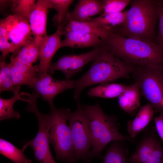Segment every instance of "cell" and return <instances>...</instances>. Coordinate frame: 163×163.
<instances>
[{
    "mask_svg": "<svg viewBox=\"0 0 163 163\" xmlns=\"http://www.w3.org/2000/svg\"><path fill=\"white\" fill-rule=\"evenodd\" d=\"M102 50V47L100 45L87 53L62 56L55 62L51 63L47 72L52 74L56 70H60L65 74L66 79H70L74 75L81 71L84 66L94 61Z\"/></svg>",
    "mask_w": 163,
    "mask_h": 163,
    "instance_id": "cell-9",
    "label": "cell"
},
{
    "mask_svg": "<svg viewBox=\"0 0 163 163\" xmlns=\"http://www.w3.org/2000/svg\"><path fill=\"white\" fill-rule=\"evenodd\" d=\"M133 74L142 95L156 112L163 113V66L152 65L133 68Z\"/></svg>",
    "mask_w": 163,
    "mask_h": 163,
    "instance_id": "cell-7",
    "label": "cell"
},
{
    "mask_svg": "<svg viewBox=\"0 0 163 163\" xmlns=\"http://www.w3.org/2000/svg\"><path fill=\"white\" fill-rule=\"evenodd\" d=\"M154 121L156 130L163 143V113L155 117Z\"/></svg>",
    "mask_w": 163,
    "mask_h": 163,
    "instance_id": "cell-33",
    "label": "cell"
},
{
    "mask_svg": "<svg viewBox=\"0 0 163 163\" xmlns=\"http://www.w3.org/2000/svg\"><path fill=\"white\" fill-rule=\"evenodd\" d=\"M126 10L107 13L92 18L88 21L94 23L109 33L117 34L125 22Z\"/></svg>",
    "mask_w": 163,
    "mask_h": 163,
    "instance_id": "cell-19",
    "label": "cell"
},
{
    "mask_svg": "<svg viewBox=\"0 0 163 163\" xmlns=\"http://www.w3.org/2000/svg\"><path fill=\"white\" fill-rule=\"evenodd\" d=\"M30 143V141L27 142L20 149L10 142L1 138L0 153L14 163H32V160L28 159L24 154L25 150L29 145Z\"/></svg>",
    "mask_w": 163,
    "mask_h": 163,
    "instance_id": "cell-22",
    "label": "cell"
},
{
    "mask_svg": "<svg viewBox=\"0 0 163 163\" xmlns=\"http://www.w3.org/2000/svg\"><path fill=\"white\" fill-rule=\"evenodd\" d=\"M60 29L94 35L102 40L105 39L110 34L97 24L89 21H69Z\"/></svg>",
    "mask_w": 163,
    "mask_h": 163,
    "instance_id": "cell-20",
    "label": "cell"
},
{
    "mask_svg": "<svg viewBox=\"0 0 163 163\" xmlns=\"http://www.w3.org/2000/svg\"><path fill=\"white\" fill-rule=\"evenodd\" d=\"M154 110L149 103L141 107L135 118L129 120L127 130L130 137L133 139L148 125L153 117Z\"/></svg>",
    "mask_w": 163,
    "mask_h": 163,
    "instance_id": "cell-17",
    "label": "cell"
},
{
    "mask_svg": "<svg viewBox=\"0 0 163 163\" xmlns=\"http://www.w3.org/2000/svg\"><path fill=\"white\" fill-rule=\"evenodd\" d=\"M140 88L135 82L128 88L118 97L120 107L126 112L133 114L140 107Z\"/></svg>",
    "mask_w": 163,
    "mask_h": 163,
    "instance_id": "cell-18",
    "label": "cell"
},
{
    "mask_svg": "<svg viewBox=\"0 0 163 163\" xmlns=\"http://www.w3.org/2000/svg\"><path fill=\"white\" fill-rule=\"evenodd\" d=\"M162 65L163 66V63L162 64Z\"/></svg>",
    "mask_w": 163,
    "mask_h": 163,
    "instance_id": "cell-35",
    "label": "cell"
},
{
    "mask_svg": "<svg viewBox=\"0 0 163 163\" xmlns=\"http://www.w3.org/2000/svg\"><path fill=\"white\" fill-rule=\"evenodd\" d=\"M60 30L65 38L64 40L60 41L59 48L65 47L73 48L95 47L100 46L102 43V40L94 35L75 31Z\"/></svg>",
    "mask_w": 163,
    "mask_h": 163,
    "instance_id": "cell-16",
    "label": "cell"
},
{
    "mask_svg": "<svg viewBox=\"0 0 163 163\" xmlns=\"http://www.w3.org/2000/svg\"><path fill=\"white\" fill-rule=\"evenodd\" d=\"M158 21L156 42L163 50V0H156Z\"/></svg>",
    "mask_w": 163,
    "mask_h": 163,
    "instance_id": "cell-31",
    "label": "cell"
},
{
    "mask_svg": "<svg viewBox=\"0 0 163 163\" xmlns=\"http://www.w3.org/2000/svg\"><path fill=\"white\" fill-rule=\"evenodd\" d=\"M158 17L156 0H131L125 22L116 34L156 43L155 26Z\"/></svg>",
    "mask_w": 163,
    "mask_h": 163,
    "instance_id": "cell-3",
    "label": "cell"
},
{
    "mask_svg": "<svg viewBox=\"0 0 163 163\" xmlns=\"http://www.w3.org/2000/svg\"><path fill=\"white\" fill-rule=\"evenodd\" d=\"M83 108L90 120L92 136L90 160L94 158L101 159L102 151L110 142L116 141L133 142V139L120 133L117 117L104 113L99 104L86 105Z\"/></svg>",
    "mask_w": 163,
    "mask_h": 163,
    "instance_id": "cell-4",
    "label": "cell"
},
{
    "mask_svg": "<svg viewBox=\"0 0 163 163\" xmlns=\"http://www.w3.org/2000/svg\"><path fill=\"white\" fill-rule=\"evenodd\" d=\"M62 35L60 29H57L54 33L47 35L42 40L40 45V62L37 75L47 73L51 60L59 48L60 39Z\"/></svg>",
    "mask_w": 163,
    "mask_h": 163,
    "instance_id": "cell-13",
    "label": "cell"
},
{
    "mask_svg": "<svg viewBox=\"0 0 163 163\" xmlns=\"http://www.w3.org/2000/svg\"><path fill=\"white\" fill-rule=\"evenodd\" d=\"M8 65L13 81L15 85L17 86H20L22 85H26L28 86L36 77H33L19 70L10 62Z\"/></svg>",
    "mask_w": 163,
    "mask_h": 163,
    "instance_id": "cell-30",
    "label": "cell"
},
{
    "mask_svg": "<svg viewBox=\"0 0 163 163\" xmlns=\"http://www.w3.org/2000/svg\"><path fill=\"white\" fill-rule=\"evenodd\" d=\"M41 42L33 38L24 45L17 53L12 56L22 63L32 65L40 56Z\"/></svg>",
    "mask_w": 163,
    "mask_h": 163,
    "instance_id": "cell-21",
    "label": "cell"
},
{
    "mask_svg": "<svg viewBox=\"0 0 163 163\" xmlns=\"http://www.w3.org/2000/svg\"><path fill=\"white\" fill-rule=\"evenodd\" d=\"M101 45L133 68L163 63V50L156 43L110 33Z\"/></svg>",
    "mask_w": 163,
    "mask_h": 163,
    "instance_id": "cell-1",
    "label": "cell"
},
{
    "mask_svg": "<svg viewBox=\"0 0 163 163\" xmlns=\"http://www.w3.org/2000/svg\"><path fill=\"white\" fill-rule=\"evenodd\" d=\"M128 87L121 84L104 83L90 88L87 94L90 97L113 98L119 97Z\"/></svg>",
    "mask_w": 163,
    "mask_h": 163,
    "instance_id": "cell-23",
    "label": "cell"
},
{
    "mask_svg": "<svg viewBox=\"0 0 163 163\" xmlns=\"http://www.w3.org/2000/svg\"><path fill=\"white\" fill-rule=\"evenodd\" d=\"M38 98L36 95L31 96L28 99L27 107L25 110L34 113L38 122L39 128L35 137L30 141L29 145L32 149L36 160L40 163H56L51 154L50 142L46 133L45 114L41 113L38 110L36 104Z\"/></svg>",
    "mask_w": 163,
    "mask_h": 163,
    "instance_id": "cell-8",
    "label": "cell"
},
{
    "mask_svg": "<svg viewBox=\"0 0 163 163\" xmlns=\"http://www.w3.org/2000/svg\"><path fill=\"white\" fill-rule=\"evenodd\" d=\"M75 82V80L71 79L56 80L52 77L51 74L47 73L37 75L28 86L51 106L53 105L54 98L66 89L74 88Z\"/></svg>",
    "mask_w": 163,
    "mask_h": 163,
    "instance_id": "cell-10",
    "label": "cell"
},
{
    "mask_svg": "<svg viewBox=\"0 0 163 163\" xmlns=\"http://www.w3.org/2000/svg\"><path fill=\"white\" fill-rule=\"evenodd\" d=\"M0 50L2 53V57L4 58L10 53H14V46L6 35L0 34Z\"/></svg>",
    "mask_w": 163,
    "mask_h": 163,
    "instance_id": "cell-32",
    "label": "cell"
},
{
    "mask_svg": "<svg viewBox=\"0 0 163 163\" xmlns=\"http://www.w3.org/2000/svg\"><path fill=\"white\" fill-rule=\"evenodd\" d=\"M73 0H46L48 7L55 9L57 14L54 19L58 29H61L64 26L68 10Z\"/></svg>",
    "mask_w": 163,
    "mask_h": 163,
    "instance_id": "cell-26",
    "label": "cell"
},
{
    "mask_svg": "<svg viewBox=\"0 0 163 163\" xmlns=\"http://www.w3.org/2000/svg\"><path fill=\"white\" fill-rule=\"evenodd\" d=\"M131 1L130 0H104L101 1L104 11L101 15L122 11Z\"/></svg>",
    "mask_w": 163,
    "mask_h": 163,
    "instance_id": "cell-29",
    "label": "cell"
},
{
    "mask_svg": "<svg viewBox=\"0 0 163 163\" xmlns=\"http://www.w3.org/2000/svg\"><path fill=\"white\" fill-rule=\"evenodd\" d=\"M82 163H91L90 160L85 161Z\"/></svg>",
    "mask_w": 163,
    "mask_h": 163,
    "instance_id": "cell-34",
    "label": "cell"
},
{
    "mask_svg": "<svg viewBox=\"0 0 163 163\" xmlns=\"http://www.w3.org/2000/svg\"><path fill=\"white\" fill-rule=\"evenodd\" d=\"M123 141L112 142L103 157L104 163H126L128 151L123 145Z\"/></svg>",
    "mask_w": 163,
    "mask_h": 163,
    "instance_id": "cell-24",
    "label": "cell"
},
{
    "mask_svg": "<svg viewBox=\"0 0 163 163\" xmlns=\"http://www.w3.org/2000/svg\"><path fill=\"white\" fill-rule=\"evenodd\" d=\"M48 8L46 0H38L30 14L29 23L34 38L41 42L47 36L46 28Z\"/></svg>",
    "mask_w": 163,
    "mask_h": 163,
    "instance_id": "cell-14",
    "label": "cell"
},
{
    "mask_svg": "<svg viewBox=\"0 0 163 163\" xmlns=\"http://www.w3.org/2000/svg\"><path fill=\"white\" fill-rule=\"evenodd\" d=\"M7 31V37L13 45L14 54L33 39L29 22L19 16L10 15L0 21Z\"/></svg>",
    "mask_w": 163,
    "mask_h": 163,
    "instance_id": "cell-11",
    "label": "cell"
},
{
    "mask_svg": "<svg viewBox=\"0 0 163 163\" xmlns=\"http://www.w3.org/2000/svg\"><path fill=\"white\" fill-rule=\"evenodd\" d=\"M18 91L14 93L11 97L5 99L0 98V120L8 119H18L20 116L18 112L15 110L13 108L14 103L18 100L24 101L21 97L23 93L19 94Z\"/></svg>",
    "mask_w": 163,
    "mask_h": 163,
    "instance_id": "cell-25",
    "label": "cell"
},
{
    "mask_svg": "<svg viewBox=\"0 0 163 163\" xmlns=\"http://www.w3.org/2000/svg\"><path fill=\"white\" fill-rule=\"evenodd\" d=\"M128 160L130 163H163V148L156 138L148 136L141 141Z\"/></svg>",
    "mask_w": 163,
    "mask_h": 163,
    "instance_id": "cell-12",
    "label": "cell"
},
{
    "mask_svg": "<svg viewBox=\"0 0 163 163\" xmlns=\"http://www.w3.org/2000/svg\"><path fill=\"white\" fill-rule=\"evenodd\" d=\"M77 108L73 112L70 110L67 116L74 146L76 161L90 160L89 156L93 145V138L89 117L78 100Z\"/></svg>",
    "mask_w": 163,
    "mask_h": 163,
    "instance_id": "cell-6",
    "label": "cell"
},
{
    "mask_svg": "<svg viewBox=\"0 0 163 163\" xmlns=\"http://www.w3.org/2000/svg\"><path fill=\"white\" fill-rule=\"evenodd\" d=\"M34 0H14L12 1V15L20 17L29 22L31 13L35 5Z\"/></svg>",
    "mask_w": 163,
    "mask_h": 163,
    "instance_id": "cell-28",
    "label": "cell"
},
{
    "mask_svg": "<svg viewBox=\"0 0 163 163\" xmlns=\"http://www.w3.org/2000/svg\"><path fill=\"white\" fill-rule=\"evenodd\" d=\"M133 70L131 66L102 47L89 69L80 78L75 80L74 99L78 100L82 91L88 86L110 83L120 78H128Z\"/></svg>",
    "mask_w": 163,
    "mask_h": 163,
    "instance_id": "cell-2",
    "label": "cell"
},
{
    "mask_svg": "<svg viewBox=\"0 0 163 163\" xmlns=\"http://www.w3.org/2000/svg\"><path fill=\"white\" fill-rule=\"evenodd\" d=\"M50 113L45 114L46 129L56 160L66 163H77L74 154L72 135L67 122L69 109H58L50 106Z\"/></svg>",
    "mask_w": 163,
    "mask_h": 163,
    "instance_id": "cell-5",
    "label": "cell"
},
{
    "mask_svg": "<svg viewBox=\"0 0 163 163\" xmlns=\"http://www.w3.org/2000/svg\"><path fill=\"white\" fill-rule=\"evenodd\" d=\"M5 58L1 57L0 63V92L12 91L14 93L20 91V86L14 84L12 78L8 64L5 61Z\"/></svg>",
    "mask_w": 163,
    "mask_h": 163,
    "instance_id": "cell-27",
    "label": "cell"
},
{
    "mask_svg": "<svg viewBox=\"0 0 163 163\" xmlns=\"http://www.w3.org/2000/svg\"><path fill=\"white\" fill-rule=\"evenodd\" d=\"M101 1L79 0L71 13L68 12L65 21V25L69 21L79 22L88 21L92 17L103 13Z\"/></svg>",
    "mask_w": 163,
    "mask_h": 163,
    "instance_id": "cell-15",
    "label": "cell"
}]
</instances>
